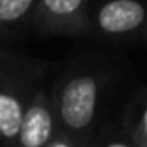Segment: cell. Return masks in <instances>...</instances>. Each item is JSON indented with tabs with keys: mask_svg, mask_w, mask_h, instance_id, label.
Here are the masks:
<instances>
[{
	"mask_svg": "<svg viewBox=\"0 0 147 147\" xmlns=\"http://www.w3.org/2000/svg\"><path fill=\"white\" fill-rule=\"evenodd\" d=\"M92 147H138V145L134 143L130 132L126 130L125 123L121 121L119 113H111L94 134Z\"/></svg>",
	"mask_w": 147,
	"mask_h": 147,
	"instance_id": "8",
	"label": "cell"
},
{
	"mask_svg": "<svg viewBox=\"0 0 147 147\" xmlns=\"http://www.w3.org/2000/svg\"><path fill=\"white\" fill-rule=\"evenodd\" d=\"M55 70L49 61L0 47V147H13L32 94Z\"/></svg>",
	"mask_w": 147,
	"mask_h": 147,
	"instance_id": "2",
	"label": "cell"
},
{
	"mask_svg": "<svg viewBox=\"0 0 147 147\" xmlns=\"http://www.w3.org/2000/svg\"><path fill=\"white\" fill-rule=\"evenodd\" d=\"M145 30L147 4L140 0H108L100 4L92 15H89V32L106 40L143 36Z\"/></svg>",
	"mask_w": 147,
	"mask_h": 147,
	"instance_id": "3",
	"label": "cell"
},
{
	"mask_svg": "<svg viewBox=\"0 0 147 147\" xmlns=\"http://www.w3.org/2000/svg\"><path fill=\"white\" fill-rule=\"evenodd\" d=\"M119 117L125 123L126 130L138 147H147V91L142 89L140 92L126 98L125 106L119 109Z\"/></svg>",
	"mask_w": 147,
	"mask_h": 147,
	"instance_id": "6",
	"label": "cell"
},
{
	"mask_svg": "<svg viewBox=\"0 0 147 147\" xmlns=\"http://www.w3.org/2000/svg\"><path fill=\"white\" fill-rule=\"evenodd\" d=\"M143 38H145V40H147V30H145V34H143Z\"/></svg>",
	"mask_w": 147,
	"mask_h": 147,
	"instance_id": "10",
	"label": "cell"
},
{
	"mask_svg": "<svg viewBox=\"0 0 147 147\" xmlns=\"http://www.w3.org/2000/svg\"><path fill=\"white\" fill-rule=\"evenodd\" d=\"M36 0H0V47L32 19Z\"/></svg>",
	"mask_w": 147,
	"mask_h": 147,
	"instance_id": "7",
	"label": "cell"
},
{
	"mask_svg": "<svg viewBox=\"0 0 147 147\" xmlns=\"http://www.w3.org/2000/svg\"><path fill=\"white\" fill-rule=\"evenodd\" d=\"M49 147H92V142L81 140V138H74V136L59 130L57 136L53 138V142L49 143Z\"/></svg>",
	"mask_w": 147,
	"mask_h": 147,
	"instance_id": "9",
	"label": "cell"
},
{
	"mask_svg": "<svg viewBox=\"0 0 147 147\" xmlns=\"http://www.w3.org/2000/svg\"><path fill=\"white\" fill-rule=\"evenodd\" d=\"M119 81V68L106 57L87 55L59 66L51 78V94L59 128L92 142L111 115L109 104Z\"/></svg>",
	"mask_w": 147,
	"mask_h": 147,
	"instance_id": "1",
	"label": "cell"
},
{
	"mask_svg": "<svg viewBox=\"0 0 147 147\" xmlns=\"http://www.w3.org/2000/svg\"><path fill=\"white\" fill-rule=\"evenodd\" d=\"M30 23L42 34L83 36L89 32L87 0H36Z\"/></svg>",
	"mask_w": 147,
	"mask_h": 147,
	"instance_id": "5",
	"label": "cell"
},
{
	"mask_svg": "<svg viewBox=\"0 0 147 147\" xmlns=\"http://www.w3.org/2000/svg\"><path fill=\"white\" fill-rule=\"evenodd\" d=\"M51 78L42 83L32 94L25 109L13 147H49L57 132L61 130L53 106Z\"/></svg>",
	"mask_w": 147,
	"mask_h": 147,
	"instance_id": "4",
	"label": "cell"
}]
</instances>
